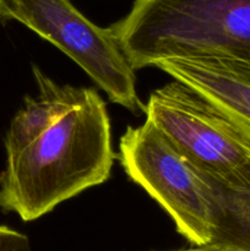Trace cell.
<instances>
[{
    "instance_id": "cell-2",
    "label": "cell",
    "mask_w": 250,
    "mask_h": 251,
    "mask_svg": "<svg viewBox=\"0 0 250 251\" xmlns=\"http://www.w3.org/2000/svg\"><path fill=\"white\" fill-rule=\"evenodd\" d=\"M109 28L134 70L195 56L250 64V0H134Z\"/></svg>"
},
{
    "instance_id": "cell-3",
    "label": "cell",
    "mask_w": 250,
    "mask_h": 251,
    "mask_svg": "<svg viewBox=\"0 0 250 251\" xmlns=\"http://www.w3.org/2000/svg\"><path fill=\"white\" fill-rule=\"evenodd\" d=\"M119 161L172 218L193 247L210 245L220 211L221 191L151 122L129 126L119 142Z\"/></svg>"
},
{
    "instance_id": "cell-7",
    "label": "cell",
    "mask_w": 250,
    "mask_h": 251,
    "mask_svg": "<svg viewBox=\"0 0 250 251\" xmlns=\"http://www.w3.org/2000/svg\"><path fill=\"white\" fill-rule=\"evenodd\" d=\"M32 71L39 96L37 100L26 96L24 108L11 120L4 139L6 156L21 151L38 140L76 104L81 96V88L59 85L44 75L38 66H32Z\"/></svg>"
},
{
    "instance_id": "cell-4",
    "label": "cell",
    "mask_w": 250,
    "mask_h": 251,
    "mask_svg": "<svg viewBox=\"0 0 250 251\" xmlns=\"http://www.w3.org/2000/svg\"><path fill=\"white\" fill-rule=\"evenodd\" d=\"M144 113L146 120L218 186L250 190V141L196 91L173 80L152 91Z\"/></svg>"
},
{
    "instance_id": "cell-6",
    "label": "cell",
    "mask_w": 250,
    "mask_h": 251,
    "mask_svg": "<svg viewBox=\"0 0 250 251\" xmlns=\"http://www.w3.org/2000/svg\"><path fill=\"white\" fill-rule=\"evenodd\" d=\"M154 68L189 86L227 115L250 141V64L215 56L157 61Z\"/></svg>"
},
{
    "instance_id": "cell-1",
    "label": "cell",
    "mask_w": 250,
    "mask_h": 251,
    "mask_svg": "<svg viewBox=\"0 0 250 251\" xmlns=\"http://www.w3.org/2000/svg\"><path fill=\"white\" fill-rule=\"evenodd\" d=\"M107 105L81 87L76 104L38 140L6 156L0 173V208L25 222L108 180L114 163Z\"/></svg>"
},
{
    "instance_id": "cell-10",
    "label": "cell",
    "mask_w": 250,
    "mask_h": 251,
    "mask_svg": "<svg viewBox=\"0 0 250 251\" xmlns=\"http://www.w3.org/2000/svg\"><path fill=\"white\" fill-rule=\"evenodd\" d=\"M174 251H238L233 249H228V248L217 247V245H205V247H193L190 249H181V250H174Z\"/></svg>"
},
{
    "instance_id": "cell-8",
    "label": "cell",
    "mask_w": 250,
    "mask_h": 251,
    "mask_svg": "<svg viewBox=\"0 0 250 251\" xmlns=\"http://www.w3.org/2000/svg\"><path fill=\"white\" fill-rule=\"evenodd\" d=\"M210 245L250 251V190L222 188L215 235Z\"/></svg>"
},
{
    "instance_id": "cell-5",
    "label": "cell",
    "mask_w": 250,
    "mask_h": 251,
    "mask_svg": "<svg viewBox=\"0 0 250 251\" xmlns=\"http://www.w3.org/2000/svg\"><path fill=\"white\" fill-rule=\"evenodd\" d=\"M0 21H17L75 61L110 102L132 113L145 105L136 76L109 27H100L70 0H0Z\"/></svg>"
},
{
    "instance_id": "cell-9",
    "label": "cell",
    "mask_w": 250,
    "mask_h": 251,
    "mask_svg": "<svg viewBox=\"0 0 250 251\" xmlns=\"http://www.w3.org/2000/svg\"><path fill=\"white\" fill-rule=\"evenodd\" d=\"M0 251H32L27 235L0 225Z\"/></svg>"
}]
</instances>
